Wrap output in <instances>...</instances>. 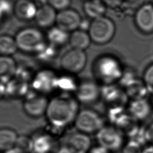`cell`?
Listing matches in <instances>:
<instances>
[{
	"mask_svg": "<svg viewBox=\"0 0 153 153\" xmlns=\"http://www.w3.org/2000/svg\"><path fill=\"white\" fill-rule=\"evenodd\" d=\"M90 153H111V151L105 148L104 147L99 145L91 148L90 150Z\"/></svg>",
	"mask_w": 153,
	"mask_h": 153,
	"instance_id": "cell-34",
	"label": "cell"
},
{
	"mask_svg": "<svg viewBox=\"0 0 153 153\" xmlns=\"http://www.w3.org/2000/svg\"><path fill=\"white\" fill-rule=\"evenodd\" d=\"M106 6L115 8L118 6H120L124 0H101Z\"/></svg>",
	"mask_w": 153,
	"mask_h": 153,
	"instance_id": "cell-32",
	"label": "cell"
},
{
	"mask_svg": "<svg viewBox=\"0 0 153 153\" xmlns=\"http://www.w3.org/2000/svg\"><path fill=\"white\" fill-rule=\"evenodd\" d=\"M15 147L22 153H30L33 151V139L26 135L19 136Z\"/></svg>",
	"mask_w": 153,
	"mask_h": 153,
	"instance_id": "cell-26",
	"label": "cell"
},
{
	"mask_svg": "<svg viewBox=\"0 0 153 153\" xmlns=\"http://www.w3.org/2000/svg\"><path fill=\"white\" fill-rule=\"evenodd\" d=\"M78 84H76L74 80L71 77L63 76L58 78L57 88H61L66 91L76 90Z\"/></svg>",
	"mask_w": 153,
	"mask_h": 153,
	"instance_id": "cell-28",
	"label": "cell"
},
{
	"mask_svg": "<svg viewBox=\"0 0 153 153\" xmlns=\"http://www.w3.org/2000/svg\"><path fill=\"white\" fill-rule=\"evenodd\" d=\"M127 94L132 99L145 98L147 93H149L143 80L139 81L136 79L131 84L126 87Z\"/></svg>",
	"mask_w": 153,
	"mask_h": 153,
	"instance_id": "cell-24",
	"label": "cell"
},
{
	"mask_svg": "<svg viewBox=\"0 0 153 153\" xmlns=\"http://www.w3.org/2000/svg\"><path fill=\"white\" fill-rule=\"evenodd\" d=\"M19 49L15 38L8 35L0 37V53L1 56H11Z\"/></svg>",
	"mask_w": 153,
	"mask_h": 153,
	"instance_id": "cell-23",
	"label": "cell"
},
{
	"mask_svg": "<svg viewBox=\"0 0 153 153\" xmlns=\"http://www.w3.org/2000/svg\"><path fill=\"white\" fill-rule=\"evenodd\" d=\"M71 3V0H48V4L58 11L69 8Z\"/></svg>",
	"mask_w": 153,
	"mask_h": 153,
	"instance_id": "cell-30",
	"label": "cell"
},
{
	"mask_svg": "<svg viewBox=\"0 0 153 153\" xmlns=\"http://www.w3.org/2000/svg\"><path fill=\"white\" fill-rule=\"evenodd\" d=\"M95 73L97 76L106 84H112L120 79L123 71L120 62L115 58L105 56L96 60L94 65Z\"/></svg>",
	"mask_w": 153,
	"mask_h": 153,
	"instance_id": "cell-3",
	"label": "cell"
},
{
	"mask_svg": "<svg viewBox=\"0 0 153 153\" xmlns=\"http://www.w3.org/2000/svg\"><path fill=\"white\" fill-rule=\"evenodd\" d=\"M96 139L99 145L111 151L123 148L124 145L122 131L113 126H103L97 133Z\"/></svg>",
	"mask_w": 153,
	"mask_h": 153,
	"instance_id": "cell-6",
	"label": "cell"
},
{
	"mask_svg": "<svg viewBox=\"0 0 153 153\" xmlns=\"http://www.w3.org/2000/svg\"><path fill=\"white\" fill-rule=\"evenodd\" d=\"M75 126L78 131L87 134L97 133L104 126L100 115L95 111L90 109L79 111L75 120Z\"/></svg>",
	"mask_w": 153,
	"mask_h": 153,
	"instance_id": "cell-5",
	"label": "cell"
},
{
	"mask_svg": "<svg viewBox=\"0 0 153 153\" xmlns=\"http://www.w3.org/2000/svg\"><path fill=\"white\" fill-rule=\"evenodd\" d=\"M58 77L50 70L40 71L33 80V87L39 93H47L57 88Z\"/></svg>",
	"mask_w": 153,
	"mask_h": 153,
	"instance_id": "cell-12",
	"label": "cell"
},
{
	"mask_svg": "<svg viewBox=\"0 0 153 153\" xmlns=\"http://www.w3.org/2000/svg\"><path fill=\"white\" fill-rule=\"evenodd\" d=\"M134 23L143 33H153V4H145L140 6L134 14Z\"/></svg>",
	"mask_w": 153,
	"mask_h": 153,
	"instance_id": "cell-8",
	"label": "cell"
},
{
	"mask_svg": "<svg viewBox=\"0 0 153 153\" xmlns=\"http://www.w3.org/2000/svg\"><path fill=\"white\" fill-rule=\"evenodd\" d=\"M91 41V39L88 33L79 29L72 32L69 39L72 48L84 51L88 47Z\"/></svg>",
	"mask_w": 153,
	"mask_h": 153,
	"instance_id": "cell-17",
	"label": "cell"
},
{
	"mask_svg": "<svg viewBox=\"0 0 153 153\" xmlns=\"http://www.w3.org/2000/svg\"><path fill=\"white\" fill-rule=\"evenodd\" d=\"M4 153H22L16 147H14L11 149H10L7 151H5L4 152Z\"/></svg>",
	"mask_w": 153,
	"mask_h": 153,
	"instance_id": "cell-37",
	"label": "cell"
},
{
	"mask_svg": "<svg viewBox=\"0 0 153 153\" xmlns=\"http://www.w3.org/2000/svg\"><path fill=\"white\" fill-rule=\"evenodd\" d=\"M142 153H153V144H149L143 148Z\"/></svg>",
	"mask_w": 153,
	"mask_h": 153,
	"instance_id": "cell-36",
	"label": "cell"
},
{
	"mask_svg": "<svg viewBox=\"0 0 153 153\" xmlns=\"http://www.w3.org/2000/svg\"><path fill=\"white\" fill-rule=\"evenodd\" d=\"M38 10V7L30 0H19L14 6V12L16 16L24 20L34 19Z\"/></svg>",
	"mask_w": 153,
	"mask_h": 153,
	"instance_id": "cell-16",
	"label": "cell"
},
{
	"mask_svg": "<svg viewBox=\"0 0 153 153\" xmlns=\"http://www.w3.org/2000/svg\"><path fill=\"white\" fill-rule=\"evenodd\" d=\"M101 94L105 100L109 103L119 102L120 99L124 98L123 92L112 84H106L101 90Z\"/></svg>",
	"mask_w": 153,
	"mask_h": 153,
	"instance_id": "cell-25",
	"label": "cell"
},
{
	"mask_svg": "<svg viewBox=\"0 0 153 153\" xmlns=\"http://www.w3.org/2000/svg\"><path fill=\"white\" fill-rule=\"evenodd\" d=\"M78 100L68 95H60L49 100L46 117L49 123L57 128H63L75 120L79 112Z\"/></svg>",
	"mask_w": 153,
	"mask_h": 153,
	"instance_id": "cell-1",
	"label": "cell"
},
{
	"mask_svg": "<svg viewBox=\"0 0 153 153\" xmlns=\"http://www.w3.org/2000/svg\"><path fill=\"white\" fill-rule=\"evenodd\" d=\"M152 4H153V0H152Z\"/></svg>",
	"mask_w": 153,
	"mask_h": 153,
	"instance_id": "cell-38",
	"label": "cell"
},
{
	"mask_svg": "<svg viewBox=\"0 0 153 153\" xmlns=\"http://www.w3.org/2000/svg\"><path fill=\"white\" fill-rule=\"evenodd\" d=\"M142 80L148 92L153 94V63L145 68Z\"/></svg>",
	"mask_w": 153,
	"mask_h": 153,
	"instance_id": "cell-27",
	"label": "cell"
},
{
	"mask_svg": "<svg viewBox=\"0 0 153 153\" xmlns=\"http://www.w3.org/2000/svg\"><path fill=\"white\" fill-rule=\"evenodd\" d=\"M49 100L39 93L29 96L26 98L23 103V109L25 112L30 117L33 118L40 117L45 115Z\"/></svg>",
	"mask_w": 153,
	"mask_h": 153,
	"instance_id": "cell-9",
	"label": "cell"
},
{
	"mask_svg": "<svg viewBox=\"0 0 153 153\" xmlns=\"http://www.w3.org/2000/svg\"><path fill=\"white\" fill-rule=\"evenodd\" d=\"M106 7L101 0H87L83 5V9L88 17L94 19L104 16Z\"/></svg>",
	"mask_w": 153,
	"mask_h": 153,
	"instance_id": "cell-18",
	"label": "cell"
},
{
	"mask_svg": "<svg viewBox=\"0 0 153 153\" xmlns=\"http://www.w3.org/2000/svg\"><path fill=\"white\" fill-rule=\"evenodd\" d=\"M91 141L87 134L78 131L68 139V146L74 153H87L91 149Z\"/></svg>",
	"mask_w": 153,
	"mask_h": 153,
	"instance_id": "cell-15",
	"label": "cell"
},
{
	"mask_svg": "<svg viewBox=\"0 0 153 153\" xmlns=\"http://www.w3.org/2000/svg\"><path fill=\"white\" fill-rule=\"evenodd\" d=\"M13 10L11 3L8 0H1V15L6 16Z\"/></svg>",
	"mask_w": 153,
	"mask_h": 153,
	"instance_id": "cell-31",
	"label": "cell"
},
{
	"mask_svg": "<svg viewBox=\"0 0 153 153\" xmlns=\"http://www.w3.org/2000/svg\"><path fill=\"white\" fill-rule=\"evenodd\" d=\"M75 91L78 101L85 104L95 102L101 94V90L97 84L90 80L79 84Z\"/></svg>",
	"mask_w": 153,
	"mask_h": 153,
	"instance_id": "cell-10",
	"label": "cell"
},
{
	"mask_svg": "<svg viewBox=\"0 0 153 153\" xmlns=\"http://www.w3.org/2000/svg\"><path fill=\"white\" fill-rule=\"evenodd\" d=\"M33 139V152L35 153H48L53 147L51 137L46 134H39Z\"/></svg>",
	"mask_w": 153,
	"mask_h": 153,
	"instance_id": "cell-22",
	"label": "cell"
},
{
	"mask_svg": "<svg viewBox=\"0 0 153 153\" xmlns=\"http://www.w3.org/2000/svg\"><path fill=\"white\" fill-rule=\"evenodd\" d=\"M19 135L16 131L10 128L4 127L0 130V149L5 151L15 147Z\"/></svg>",
	"mask_w": 153,
	"mask_h": 153,
	"instance_id": "cell-19",
	"label": "cell"
},
{
	"mask_svg": "<svg viewBox=\"0 0 153 153\" xmlns=\"http://www.w3.org/2000/svg\"><path fill=\"white\" fill-rule=\"evenodd\" d=\"M115 30L114 22L103 16L92 20L88 33L91 41L97 44H105L111 41Z\"/></svg>",
	"mask_w": 153,
	"mask_h": 153,
	"instance_id": "cell-4",
	"label": "cell"
},
{
	"mask_svg": "<svg viewBox=\"0 0 153 153\" xmlns=\"http://www.w3.org/2000/svg\"><path fill=\"white\" fill-rule=\"evenodd\" d=\"M17 65L11 56H1L0 57V75L4 82L11 78L16 73Z\"/></svg>",
	"mask_w": 153,
	"mask_h": 153,
	"instance_id": "cell-20",
	"label": "cell"
},
{
	"mask_svg": "<svg viewBox=\"0 0 153 153\" xmlns=\"http://www.w3.org/2000/svg\"><path fill=\"white\" fill-rule=\"evenodd\" d=\"M142 145L137 142L130 139L124 143L122 149V153H142Z\"/></svg>",
	"mask_w": 153,
	"mask_h": 153,
	"instance_id": "cell-29",
	"label": "cell"
},
{
	"mask_svg": "<svg viewBox=\"0 0 153 153\" xmlns=\"http://www.w3.org/2000/svg\"><path fill=\"white\" fill-rule=\"evenodd\" d=\"M87 55L84 50L72 48L64 53L60 59L62 68L69 74H77L84 68Z\"/></svg>",
	"mask_w": 153,
	"mask_h": 153,
	"instance_id": "cell-7",
	"label": "cell"
},
{
	"mask_svg": "<svg viewBox=\"0 0 153 153\" xmlns=\"http://www.w3.org/2000/svg\"><path fill=\"white\" fill-rule=\"evenodd\" d=\"M146 133L148 143L153 144V121L146 127Z\"/></svg>",
	"mask_w": 153,
	"mask_h": 153,
	"instance_id": "cell-33",
	"label": "cell"
},
{
	"mask_svg": "<svg viewBox=\"0 0 153 153\" xmlns=\"http://www.w3.org/2000/svg\"><path fill=\"white\" fill-rule=\"evenodd\" d=\"M68 32L59 26H54L50 29L47 33V38L50 44L53 46H60L69 41Z\"/></svg>",
	"mask_w": 153,
	"mask_h": 153,
	"instance_id": "cell-21",
	"label": "cell"
},
{
	"mask_svg": "<svg viewBox=\"0 0 153 153\" xmlns=\"http://www.w3.org/2000/svg\"><path fill=\"white\" fill-rule=\"evenodd\" d=\"M56 10L48 3L43 4L38 8L35 17L36 24L44 28L51 27L56 22Z\"/></svg>",
	"mask_w": 153,
	"mask_h": 153,
	"instance_id": "cell-14",
	"label": "cell"
},
{
	"mask_svg": "<svg viewBox=\"0 0 153 153\" xmlns=\"http://www.w3.org/2000/svg\"><path fill=\"white\" fill-rule=\"evenodd\" d=\"M81 21L82 18L78 11L67 8L58 11L56 23L62 29L67 32H73L79 29Z\"/></svg>",
	"mask_w": 153,
	"mask_h": 153,
	"instance_id": "cell-11",
	"label": "cell"
},
{
	"mask_svg": "<svg viewBox=\"0 0 153 153\" xmlns=\"http://www.w3.org/2000/svg\"><path fill=\"white\" fill-rule=\"evenodd\" d=\"M153 104L146 97L132 99L128 105V112L136 121L146 120L152 114Z\"/></svg>",
	"mask_w": 153,
	"mask_h": 153,
	"instance_id": "cell-13",
	"label": "cell"
},
{
	"mask_svg": "<svg viewBox=\"0 0 153 153\" xmlns=\"http://www.w3.org/2000/svg\"><path fill=\"white\" fill-rule=\"evenodd\" d=\"M15 39L19 50L26 53H39L45 46L42 33L35 27H26L18 32Z\"/></svg>",
	"mask_w": 153,
	"mask_h": 153,
	"instance_id": "cell-2",
	"label": "cell"
},
{
	"mask_svg": "<svg viewBox=\"0 0 153 153\" xmlns=\"http://www.w3.org/2000/svg\"><path fill=\"white\" fill-rule=\"evenodd\" d=\"M57 153H74V152L67 145L59 148Z\"/></svg>",
	"mask_w": 153,
	"mask_h": 153,
	"instance_id": "cell-35",
	"label": "cell"
}]
</instances>
